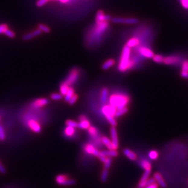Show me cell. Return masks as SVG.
<instances>
[{
	"label": "cell",
	"instance_id": "cell-8",
	"mask_svg": "<svg viewBox=\"0 0 188 188\" xmlns=\"http://www.w3.org/2000/svg\"><path fill=\"white\" fill-rule=\"evenodd\" d=\"M138 53L139 54L147 59H150L152 58L153 56H154V51L148 47H145V46H141L138 47Z\"/></svg>",
	"mask_w": 188,
	"mask_h": 188
},
{
	"label": "cell",
	"instance_id": "cell-3",
	"mask_svg": "<svg viewBox=\"0 0 188 188\" xmlns=\"http://www.w3.org/2000/svg\"><path fill=\"white\" fill-rule=\"evenodd\" d=\"M56 183L61 186H72L76 184V180L74 179H69L66 175H58L56 177Z\"/></svg>",
	"mask_w": 188,
	"mask_h": 188
},
{
	"label": "cell",
	"instance_id": "cell-4",
	"mask_svg": "<svg viewBox=\"0 0 188 188\" xmlns=\"http://www.w3.org/2000/svg\"><path fill=\"white\" fill-rule=\"evenodd\" d=\"M111 21L114 23L126 24V25H135L139 22V20L136 18H123V17L111 18Z\"/></svg>",
	"mask_w": 188,
	"mask_h": 188
},
{
	"label": "cell",
	"instance_id": "cell-32",
	"mask_svg": "<svg viewBox=\"0 0 188 188\" xmlns=\"http://www.w3.org/2000/svg\"><path fill=\"white\" fill-rule=\"evenodd\" d=\"M108 122L111 125V127H116L118 125V122L114 117H106Z\"/></svg>",
	"mask_w": 188,
	"mask_h": 188
},
{
	"label": "cell",
	"instance_id": "cell-18",
	"mask_svg": "<svg viewBox=\"0 0 188 188\" xmlns=\"http://www.w3.org/2000/svg\"><path fill=\"white\" fill-rule=\"evenodd\" d=\"M154 179L156 181L158 182V184L162 187V188H166L167 187V184L165 182V181L164 180L162 175L160 173H155L154 174Z\"/></svg>",
	"mask_w": 188,
	"mask_h": 188
},
{
	"label": "cell",
	"instance_id": "cell-48",
	"mask_svg": "<svg viewBox=\"0 0 188 188\" xmlns=\"http://www.w3.org/2000/svg\"><path fill=\"white\" fill-rule=\"evenodd\" d=\"M180 75H181V77L182 78H186V79H188V72L181 71Z\"/></svg>",
	"mask_w": 188,
	"mask_h": 188
},
{
	"label": "cell",
	"instance_id": "cell-38",
	"mask_svg": "<svg viewBox=\"0 0 188 188\" xmlns=\"http://www.w3.org/2000/svg\"><path fill=\"white\" fill-rule=\"evenodd\" d=\"M111 163H112L111 158V157H107L106 161L104 163V169H108L111 165Z\"/></svg>",
	"mask_w": 188,
	"mask_h": 188
},
{
	"label": "cell",
	"instance_id": "cell-31",
	"mask_svg": "<svg viewBox=\"0 0 188 188\" xmlns=\"http://www.w3.org/2000/svg\"><path fill=\"white\" fill-rule=\"evenodd\" d=\"M159 153L156 150H151V151L149 152L148 153V157L150 160H155L158 158Z\"/></svg>",
	"mask_w": 188,
	"mask_h": 188
},
{
	"label": "cell",
	"instance_id": "cell-11",
	"mask_svg": "<svg viewBox=\"0 0 188 188\" xmlns=\"http://www.w3.org/2000/svg\"><path fill=\"white\" fill-rule=\"evenodd\" d=\"M111 17L110 15L105 14L102 10L98 11L96 15V18H95L96 23L109 21H111Z\"/></svg>",
	"mask_w": 188,
	"mask_h": 188
},
{
	"label": "cell",
	"instance_id": "cell-1",
	"mask_svg": "<svg viewBox=\"0 0 188 188\" xmlns=\"http://www.w3.org/2000/svg\"><path fill=\"white\" fill-rule=\"evenodd\" d=\"M131 48L127 45H124L120 57L119 62L118 66L119 71L124 73L132 69L136 64L133 58H131Z\"/></svg>",
	"mask_w": 188,
	"mask_h": 188
},
{
	"label": "cell",
	"instance_id": "cell-13",
	"mask_svg": "<svg viewBox=\"0 0 188 188\" xmlns=\"http://www.w3.org/2000/svg\"><path fill=\"white\" fill-rule=\"evenodd\" d=\"M28 126L30 130L35 133H40L42 131V127L40 125L34 120H30L28 122Z\"/></svg>",
	"mask_w": 188,
	"mask_h": 188
},
{
	"label": "cell",
	"instance_id": "cell-9",
	"mask_svg": "<svg viewBox=\"0 0 188 188\" xmlns=\"http://www.w3.org/2000/svg\"><path fill=\"white\" fill-rule=\"evenodd\" d=\"M181 58L177 55H169L164 58L163 64L167 65H175L180 63Z\"/></svg>",
	"mask_w": 188,
	"mask_h": 188
},
{
	"label": "cell",
	"instance_id": "cell-27",
	"mask_svg": "<svg viewBox=\"0 0 188 188\" xmlns=\"http://www.w3.org/2000/svg\"><path fill=\"white\" fill-rule=\"evenodd\" d=\"M140 166L142 168L145 170H151L152 165L147 160H142L140 162Z\"/></svg>",
	"mask_w": 188,
	"mask_h": 188
},
{
	"label": "cell",
	"instance_id": "cell-10",
	"mask_svg": "<svg viewBox=\"0 0 188 188\" xmlns=\"http://www.w3.org/2000/svg\"><path fill=\"white\" fill-rule=\"evenodd\" d=\"M84 150L85 153L96 157H98L100 155V152L91 143H86L84 147Z\"/></svg>",
	"mask_w": 188,
	"mask_h": 188
},
{
	"label": "cell",
	"instance_id": "cell-26",
	"mask_svg": "<svg viewBox=\"0 0 188 188\" xmlns=\"http://www.w3.org/2000/svg\"><path fill=\"white\" fill-rule=\"evenodd\" d=\"M69 88V86L68 84H67L65 82H63L60 87V94L62 95H65L68 91Z\"/></svg>",
	"mask_w": 188,
	"mask_h": 188
},
{
	"label": "cell",
	"instance_id": "cell-34",
	"mask_svg": "<svg viewBox=\"0 0 188 188\" xmlns=\"http://www.w3.org/2000/svg\"><path fill=\"white\" fill-rule=\"evenodd\" d=\"M108 176V169H104L102 170V172L101 174V180L103 182H105L107 180Z\"/></svg>",
	"mask_w": 188,
	"mask_h": 188
},
{
	"label": "cell",
	"instance_id": "cell-35",
	"mask_svg": "<svg viewBox=\"0 0 188 188\" xmlns=\"http://www.w3.org/2000/svg\"><path fill=\"white\" fill-rule=\"evenodd\" d=\"M66 124L67 126L73 127L74 128L78 127V123L74 121V120H67L66 121Z\"/></svg>",
	"mask_w": 188,
	"mask_h": 188
},
{
	"label": "cell",
	"instance_id": "cell-33",
	"mask_svg": "<svg viewBox=\"0 0 188 188\" xmlns=\"http://www.w3.org/2000/svg\"><path fill=\"white\" fill-rule=\"evenodd\" d=\"M150 173H151V170H145L144 173H143L139 182H142V181H145L147 180L148 179V177H149Z\"/></svg>",
	"mask_w": 188,
	"mask_h": 188
},
{
	"label": "cell",
	"instance_id": "cell-41",
	"mask_svg": "<svg viewBox=\"0 0 188 188\" xmlns=\"http://www.w3.org/2000/svg\"><path fill=\"white\" fill-rule=\"evenodd\" d=\"M5 138H6V136H5L4 128L2 127V125H0V140L3 141L5 140Z\"/></svg>",
	"mask_w": 188,
	"mask_h": 188
},
{
	"label": "cell",
	"instance_id": "cell-5",
	"mask_svg": "<svg viewBox=\"0 0 188 188\" xmlns=\"http://www.w3.org/2000/svg\"><path fill=\"white\" fill-rule=\"evenodd\" d=\"M102 114L104 115L105 117H115L116 112L117 111V109L110 104H104L101 109Z\"/></svg>",
	"mask_w": 188,
	"mask_h": 188
},
{
	"label": "cell",
	"instance_id": "cell-40",
	"mask_svg": "<svg viewBox=\"0 0 188 188\" xmlns=\"http://www.w3.org/2000/svg\"><path fill=\"white\" fill-rule=\"evenodd\" d=\"M4 34H5L6 36L10 37V38H14V37H15V33H14L13 31H12L11 30L8 29H6V30L5 31Z\"/></svg>",
	"mask_w": 188,
	"mask_h": 188
},
{
	"label": "cell",
	"instance_id": "cell-45",
	"mask_svg": "<svg viewBox=\"0 0 188 188\" xmlns=\"http://www.w3.org/2000/svg\"><path fill=\"white\" fill-rule=\"evenodd\" d=\"M8 26L6 24H2L0 25V34H3L5 32V31L8 29Z\"/></svg>",
	"mask_w": 188,
	"mask_h": 188
},
{
	"label": "cell",
	"instance_id": "cell-44",
	"mask_svg": "<svg viewBox=\"0 0 188 188\" xmlns=\"http://www.w3.org/2000/svg\"><path fill=\"white\" fill-rule=\"evenodd\" d=\"M48 1L49 0H39V1L37 2V6L38 7H42L46 3H47Z\"/></svg>",
	"mask_w": 188,
	"mask_h": 188
},
{
	"label": "cell",
	"instance_id": "cell-2",
	"mask_svg": "<svg viewBox=\"0 0 188 188\" xmlns=\"http://www.w3.org/2000/svg\"><path fill=\"white\" fill-rule=\"evenodd\" d=\"M110 104L118 109L127 107L130 102L129 95L122 93H115L110 95L108 98Z\"/></svg>",
	"mask_w": 188,
	"mask_h": 188
},
{
	"label": "cell",
	"instance_id": "cell-36",
	"mask_svg": "<svg viewBox=\"0 0 188 188\" xmlns=\"http://www.w3.org/2000/svg\"><path fill=\"white\" fill-rule=\"evenodd\" d=\"M183 72H188V60H184L181 64V71Z\"/></svg>",
	"mask_w": 188,
	"mask_h": 188
},
{
	"label": "cell",
	"instance_id": "cell-29",
	"mask_svg": "<svg viewBox=\"0 0 188 188\" xmlns=\"http://www.w3.org/2000/svg\"><path fill=\"white\" fill-rule=\"evenodd\" d=\"M75 133V129L73 127H68L65 128V134L68 137H71Z\"/></svg>",
	"mask_w": 188,
	"mask_h": 188
},
{
	"label": "cell",
	"instance_id": "cell-6",
	"mask_svg": "<svg viewBox=\"0 0 188 188\" xmlns=\"http://www.w3.org/2000/svg\"><path fill=\"white\" fill-rule=\"evenodd\" d=\"M79 77V71L78 68L72 69L69 73L66 80L65 81L69 86L76 83Z\"/></svg>",
	"mask_w": 188,
	"mask_h": 188
},
{
	"label": "cell",
	"instance_id": "cell-37",
	"mask_svg": "<svg viewBox=\"0 0 188 188\" xmlns=\"http://www.w3.org/2000/svg\"><path fill=\"white\" fill-rule=\"evenodd\" d=\"M63 95L61 94L54 93L51 95V98L53 100H60L62 99Z\"/></svg>",
	"mask_w": 188,
	"mask_h": 188
},
{
	"label": "cell",
	"instance_id": "cell-39",
	"mask_svg": "<svg viewBox=\"0 0 188 188\" xmlns=\"http://www.w3.org/2000/svg\"><path fill=\"white\" fill-rule=\"evenodd\" d=\"M39 29L42 32H50V29L49 27H48L46 25H42V24H40L39 25Z\"/></svg>",
	"mask_w": 188,
	"mask_h": 188
},
{
	"label": "cell",
	"instance_id": "cell-15",
	"mask_svg": "<svg viewBox=\"0 0 188 188\" xmlns=\"http://www.w3.org/2000/svg\"><path fill=\"white\" fill-rule=\"evenodd\" d=\"M123 153L126 157H127V158H129L131 161H135L137 158L136 153L129 148H124L123 150Z\"/></svg>",
	"mask_w": 188,
	"mask_h": 188
},
{
	"label": "cell",
	"instance_id": "cell-14",
	"mask_svg": "<svg viewBox=\"0 0 188 188\" xmlns=\"http://www.w3.org/2000/svg\"><path fill=\"white\" fill-rule=\"evenodd\" d=\"M109 91L107 87H103L100 93V101L103 104H106L109 98Z\"/></svg>",
	"mask_w": 188,
	"mask_h": 188
},
{
	"label": "cell",
	"instance_id": "cell-42",
	"mask_svg": "<svg viewBox=\"0 0 188 188\" xmlns=\"http://www.w3.org/2000/svg\"><path fill=\"white\" fill-rule=\"evenodd\" d=\"M78 99V95L74 94V95L72 97V98L69 100V101H68V103H69V104L70 105H72V104H74L75 103H76V102L77 101Z\"/></svg>",
	"mask_w": 188,
	"mask_h": 188
},
{
	"label": "cell",
	"instance_id": "cell-50",
	"mask_svg": "<svg viewBox=\"0 0 188 188\" xmlns=\"http://www.w3.org/2000/svg\"><path fill=\"white\" fill-rule=\"evenodd\" d=\"M0 120H1V117H0Z\"/></svg>",
	"mask_w": 188,
	"mask_h": 188
},
{
	"label": "cell",
	"instance_id": "cell-28",
	"mask_svg": "<svg viewBox=\"0 0 188 188\" xmlns=\"http://www.w3.org/2000/svg\"><path fill=\"white\" fill-rule=\"evenodd\" d=\"M74 90L72 87H69L66 94L65 95V100L67 102L69 101V100L72 98V97L74 95Z\"/></svg>",
	"mask_w": 188,
	"mask_h": 188
},
{
	"label": "cell",
	"instance_id": "cell-46",
	"mask_svg": "<svg viewBox=\"0 0 188 188\" xmlns=\"http://www.w3.org/2000/svg\"><path fill=\"white\" fill-rule=\"evenodd\" d=\"M0 173L2 174H5L6 173V169L1 161H0Z\"/></svg>",
	"mask_w": 188,
	"mask_h": 188
},
{
	"label": "cell",
	"instance_id": "cell-25",
	"mask_svg": "<svg viewBox=\"0 0 188 188\" xmlns=\"http://www.w3.org/2000/svg\"><path fill=\"white\" fill-rule=\"evenodd\" d=\"M129 107L127 106V107H123V108H121V109H118L116 112V114H115V117L116 118H119L124 115H125L126 114H127L128 111H129Z\"/></svg>",
	"mask_w": 188,
	"mask_h": 188
},
{
	"label": "cell",
	"instance_id": "cell-16",
	"mask_svg": "<svg viewBox=\"0 0 188 188\" xmlns=\"http://www.w3.org/2000/svg\"><path fill=\"white\" fill-rule=\"evenodd\" d=\"M49 103V100L46 98H40L35 100L33 103L32 106L35 107H40L44 106Z\"/></svg>",
	"mask_w": 188,
	"mask_h": 188
},
{
	"label": "cell",
	"instance_id": "cell-47",
	"mask_svg": "<svg viewBox=\"0 0 188 188\" xmlns=\"http://www.w3.org/2000/svg\"><path fill=\"white\" fill-rule=\"evenodd\" d=\"M145 188H158V184H157L156 183H152L151 184L147 186Z\"/></svg>",
	"mask_w": 188,
	"mask_h": 188
},
{
	"label": "cell",
	"instance_id": "cell-19",
	"mask_svg": "<svg viewBox=\"0 0 188 188\" xmlns=\"http://www.w3.org/2000/svg\"><path fill=\"white\" fill-rule=\"evenodd\" d=\"M41 33H42V31L39 29H37V30L34 31L32 32H30V33L25 34L23 37V39L24 40V41H28L29 39H31L33 38V37H37V36L40 35Z\"/></svg>",
	"mask_w": 188,
	"mask_h": 188
},
{
	"label": "cell",
	"instance_id": "cell-20",
	"mask_svg": "<svg viewBox=\"0 0 188 188\" xmlns=\"http://www.w3.org/2000/svg\"><path fill=\"white\" fill-rule=\"evenodd\" d=\"M140 44V41L138 38L136 37H133L132 38L130 39L126 44V45H127L129 47L134 48L135 47H138Z\"/></svg>",
	"mask_w": 188,
	"mask_h": 188
},
{
	"label": "cell",
	"instance_id": "cell-21",
	"mask_svg": "<svg viewBox=\"0 0 188 188\" xmlns=\"http://www.w3.org/2000/svg\"><path fill=\"white\" fill-rule=\"evenodd\" d=\"M101 140H102V143L108 149V150H115L113 145V143L111 141V140H110V139L105 136H103L101 137Z\"/></svg>",
	"mask_w": 188,
	"mask_h": 188
},
{
	"label": "cell",
	"instance_id": "cell-12",
	"mask_svg": "<svg viewBox=\"0 0 188 188\" xmlns=\"http://www.w3.org/2000/svg\"><path fill=\"white\" fill-rule=\"evenodd\" d=\"M79 120L80 122L78 123V128L82 130H88V128L91 126L90 122L85 115H81L79 117Z\"/></svg>",
	"mask_w": 188,
	"mask_h": 188
},
{
	"label": "cell",
	"instance_id": "cell-7",
	"mask_svg": "<svg viewBox=\"0 0 188 188\" xmlns=\"http://www.w3.org/2000/svg\"><path fill=\"white\" fill-rule=\"evenodd\" d=\"M110 136L111 138V142L113 145L114 149L116 150L119 148V137L116 127H111L110 130Z\"/></svg>",
	"mask_w": 188,
	"mask_h": 188
},
{
	"label": "cell",
	"instance_id": "cell-49",
	"mask_svg": "<svg viewBox=\"0 0 188 188\" xmlns=\"http://www.w3.org/2000/svg\"><path fill=\"white\" fill-rule=\"evenodd\" d=\"M59 1L63 3H66L68 2H69V0H59Z\"/></svg>",
	"mask_w": 188,
	"mask_h": 188
},
{
	"label": "cell",
	"instance_id": "cell-17",
	"mask_svg": "<svg viewBox=\"0 0 188 188\" xmlns=\"http://www.w3.org/2000/svg\"><path fill=\"white\" fill-rule=\"evenodd\" d=\"M100 153L107 157H117L119 155L118 152L116 150H103L100 152Z\"/></svg>",
	"mask_w": 188,
	"mask_h": 188
},
{
	"label": "cell",
	"instance_id": "cell-43",
	"mask_svg": "<svg viewBox=\"0 0 188 188\" xmlns=\"http://www.w3.org/2000/svg\"><path fill=\"white\" fill-rule=\"evenodd\" d=\"M182 7L185 9H188V0H179Z\"/></svg>",
	"mask_w": 188,
	"mask_h": 188
},
{
	"label": "cell",
	"instance_id": "cell-24",
	"mask_svg": "<svg viewBox=\"0 0 188 188\" xmlns=\"http://www.w3.org/2000/svg\"><path fill=\"white\" fill-rule=\"evenodd\" d=\"M155 180L154 179V178H150V179H148L147 180L145 181H142V182H139L138 185V187L139 188H145V187H147V186L151 184L152 183H155Z\"/></svg>",
	"mask_w": 188,
	"mask_h": 188
},
{
	"label": "cell",
	"instance_id": "cell-23",
	"mask_svg": "<svg viewBox=\"0 0 188 188\" xmlns=\"http://www.w3.org/2000/svg\"><path fill=\"white\" fill-rule=\"evenodd\" d=\"M88 132L90 136L93 139H95V138L99 137V130L95 127L90 126L88 128Z\"/></svg>",
	"mask_w": 188,
	"mask_h": 188
},
{
	"label": "cell",
	"instance_id": "cell-30",
	"mask_svg": "<svg viewBox=\"0 0 188 188\" xmlns=\"http://www.w3.org/2000/svg\"><path fill=\"white\" fill-rule=\"evenodd\" d=\"M164 56L161 54H154V56L152 58V59L154 62L158 63V64H162L163 63L164 60Z\"/></svg>",
	"mask_w": 188,
	"mask_h": 188
},
{
	"label": "cell",
	"instance_id": "cell-22",
	"mask_svg": "<svg viewBox=\"0 0 188 188\" xmlns=\"http://www.w3.org/2000/svg\"><path fill=\"white\" fill-rule=\"evenodd\" d=\"M115 64L116 61L114 59H108L103 63L102 65V68L104 70H107L108 68H111V67L114 66Z\"/></svg>",
	"mask_w": 188,
	"mask_h": 188
}]
</instances>
